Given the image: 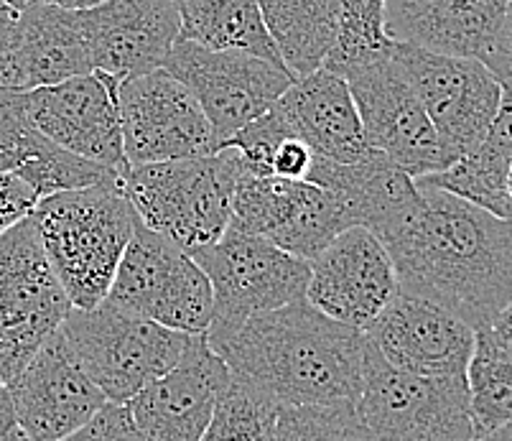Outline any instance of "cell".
Masks as SVG:
<instances>
[{"instance_id": "1", "label": "cell", "mask_w": 512, "mask_h": 441, "mask_svg": "<svg viewBox=\"0 0 512 441\" xmlns=\"http://www.w3.org/2000/svg\"><path fill=\"white\" fill-rule=\"evenodd\" d=\"M418 199L380 235L398 289L434 301L477 332L512 301V222L418 184Z\"/></svg>"}, {"instance_id": "2", "label": "cell", "mask_w": 512, "mask_h": 441, "mask_svg": "<svg viewBox=\"0 0 512 441\" xmlns=\"http://www.w3.org/2000/svg\"><path fill=\"white\" fill-rule=\"evenodd\" d=\"M204 337L235 378L281 408L360 398L365 332L324 317L306 299Z\"/></svg>"}, {"instance_id": "3", "label": "cell", "mask_w": 512, "mask_h": 441, "mask_svg": "<svg viewBox=\"0 0 512 441\" xmlns=\"http://www.w3.org/2000/svg\"><path fill=\"white\" fill-rule=\"evenodd\" d=\"M31 217L69 304L100 306L138 222L120 179L39 199Z\"/></svg>"}, {"instance_id": "4", "label": "cell", "mask_w": 512, "mask_h": 441, "mask_svg": "<svg viewBox=\"0 0 512 441\" xmlns=\"http://www.w3.org/2000/svg\"><path fill=\"white\" fill-rule=\"evenodd\" d=\"M240 164L230 148L212 156L128 166L120 187L138 220L184 253L209 248L232 222V197Z\"/></svg>"}, {"instance_id": "5", "label": "cell", "mask_w": 512, "mask_h": 441, "mask_svg": "<svg viewBox=\"0 0 512 441\" xmlns=\"http://www.w3.org/2000/svg\"><path fill=\"white\" fill-rule=\"evenodd\" d=\"M64 340L82 370L110 403H130L138 393L174 368L192 334L115 309L102 301L95 309H69Z\"/></svg>"}, {"instance_id": "6", "label": "cell", "mask_w": 512, "mask_h": 441, "mask_svg": "<svg viewBox=\"0 0 512 441\" xmlns=\"http://www.w3.org/2000/svg\"><path fill=\"white\" fill-rule=\"evenodd\" d=\"M357 411L372 441H474L467 378L393 368L367 340Z\"/></svg>"}, {"instance_id": "7", "label": "cell", "mask_w": 512, "mask_h": 441, "mask_svg": "<svg viewBox=\"0 0 512 441\" xmlns=\"http://www.w3.org/2000/svg\"><path fill=\"white\" fill-rule=\"evenodd\" d=\"M69 309L29 215L0 235V383L8 388L23 373Z\"/></svg>"}, {"instance_id": "8", "label": "cell", "mask_w": 512, "mask_h": 441, "mask_svg": "<svg viewBox=\"0 0 512 441\" xmlns=\"http://www.w3.org/2000/svg\"><path fill=\"white\" fill-rule=\"evenodd\" d=\"M107 304L184 334H204L212 322V286L192 255L136 222Z\"/></svg>"}, {"instance_id": "9", "label": "cell", "mask_w": 512, "mask_h": 441, "mask_svg": "<svg viewBox=\"0 0 512 441\" xmlns=\"http://www.w3.org/2000/svg\"><path fill=\"white\" fill-rule=\"evenodd\" d=\"M192 258L212 286V322L207 332L232 329L250 317L306 299L309 263L235 227H227L217 243Z\"/></svg>"}, {"instance_id": "10", "label": "cell", "mask_w": 512, "mask_h": 441, "mask_svg": "<svg viewBox=\"0 0 512 441\" xmlns=\"http://www.w3.org/2000/svg\"><path fill=\"white\" fill-rule=\"evenodd\" d=\"M342 80L355 97L372 151L385 153L411 179L439 174L454 164L421 100L395 64L393 41L375 57L349 67Z\"/></svg>"}, {"instance_id": "11", "label": "cell", "mask_w": 512, "mask_h": 441, "mask_svg": "<svg viewBox=\"0 0 512 441\" xmlns=\"http://www.w3.org/2000/svg\"><path fill=\"white\" fill-rule=\"evenodd\" d=\"M161 69L192 92L220 146L242 125L268 113L296 82L286 67L242 51L204 49L186 39L176 41Z\"/></svg>"}, {"instance_id": "12", "label": "cell", "mask_w": 512, "mask_h": 441, "mask_svg": "<svg viewBox=\"0 0 512 441\" xmlns=\"http://www.w3.org/2000/svg\"><path fill=\"white\" fill-rule=\"evenodd\" d=\"M393 59L451 159H462L490 131L500 110L502 87L490 69L474 57L439 54L408 44H393Z\"/></svg>"}, {"instance_id": "13", "label": "cell", "mask_w": 512, "mask_h": 441, "mask_svg": "<svg viewBox=\"0 0 512 441\" xmlns=\"http://www.w3.org/2000/svg\"><path fill=\"white\" fill-rule=\"evenodd\" d=\"M118 110L128 166L202 159L222 148L192 92L166 69L120 82Z\"/></svg>"}, {"instance_id": "14", "label": "cell", "mask_w": 512, "mask_h": 441, "mask_svg": "<svg viewBox=\"0 0 512 441\" xmlns=\"http://www.w3.org/2000/svg\"><path fill=\"white\" fill-rule=\"evenodd\" d=\"M230 227L265 238L311 263L334 238L355 227V222L337 194L311 181L240 174L232 197Z\"/></svg>"}, {"instance_id": "15", "label": "cell", "mask_w": 512, "mask_h": 441, "mask_svg": "<svg viewBox=\"0 0 512 441\" xmlns=\"http://www.w3.org/2000/svg\"><path fill=\"white\" fill-rule=\"evenodd\" d=\"M118 85L110 74L90 72L59 85L26 90V113L51 143L125 174L128 161L120 131Z\"/></svg>"}, {"instance_id": "16", "label": "cell", "mask_w": 512, "mask_h": 441, "mask_svg": "<svg viewBox=\"0 0 512 441\" xmlns=\"http://www.w3.org/2000/svg\"><path fill=\"white\" fill-rule=\"evenodd\" d=\"M306 304L365 332L398 294L388 248L367 227H349L309 263Z\"/></svg>"}, {"instance_id": "17", "label": "cell", "mask_w": 512, "mask_h": 441, "mask_svg": "<svg viewBox=\"0 0 512 441\" xmlns=\"http://www.w3.org/2000/svg\"><path fill=\"white\" fill-rule=\"evenodd\" d=\"M16 424L23 439L62 441L107 403L82 370L62 327L39 347L23 373L8 385Z\"/></svg>"}, {"instance_id": "18", "label": "cell", "mask_w": 512, "mask_h": 441, "mask_svg": "<svg viewBox=\"0 0 512 441\" xmlns=\"http://www.w3.org/2000/svg\"><path fill=\"white\" fill-rule=\"evenodd\" d=\"M393 368L436 378H467L474 347V329L434 301L400 291L365 329Z\"/></svg>"}, {"instance_id": "19", "label": "cell", "mask_w": 512, "mask_h": 441, "mask_svg": "<svg viewBox=\"0 0 512 441\" xmlns=\"http://www.w3.org/2000/svg\"><path fill=\"white\" fill-rule=\"evenodd\" d=\"M77 21L92 69L118 82L164 67L181 36L179 0H105Z\"/></svg>"}, {"instance_id": "20", "label": "cell", "mask_w": 512, "mask_h": 441, "mask_svg": "<svg viewBox=\"0 0 512 441\" xmlns=\"http://www.w3.org/2000/svg\"><path fill=\"white\" fill-rule=\"evenodd\" d=\"M227 378L230 370L207 337L192 334L174 368L128 403L143 441H202Z\"/></svg>"}, {"instance_id": "21", "label": "cell", "mask_w": 512, "mask_h": 441, "mask_svg": "<svg viewBox=\"0 0 512 441\" xmlns=\"http://www.w3.org/2000/svg\"><path fill=\"white\" fill-rule=\"evenodd\" d=\"M273 110L319 159L352 164L372 151L349 85L329 69L299 77L278 97Z\"/></svg>"}, {"instance_id": "22", "label": "cell", "mask_w": 512, "mask_h": 441, "mask_svg": "<svg viewBox=\"0 0 512 441\" xmlns=\"http://www.w3.org/2000/svg\"><path fill=\"white\" fill-rule=\"evenodd\" d=\"M510 0H388L383 31L393 44L482 57Z\"/></svg>"}, {"instance_id": "23", "label": "cell", "mask_w": 512, "mask_h": 441, "mask_svg": "<svg viewBox=\"0 0 512 441\" xmlns=\"http://www.w3.org/2000/svg\"><path fill=\"white\" fill-rule=\"evenodd\" d=\"M306 181L337 194L355 227H367L377 238L411 210L418 199L416 179L380 151H370L352 164L314 156Z\"/></svg>"}, {"instance_id": "24", "label": "cell", "mask_w": 512, "mask_h": 441, "mask_svg": "<svg viewBox=\"0 0 512 441\" xmlns=\"http://www.w3.org/2000/svg\"><path fill=\"white\" fill-rule=\"evenodd\" d=\"M95 72L77 11L31 6L18 11V77L21 90L59 85Z\"/></svg>"}, {"instance_id": "25", "label": "cell", "mask_w": 512, "mask_h": 441, "mask_svg": "<svg viewBox=\"0 0 512 441\" xmlns=\"http://www.w3.org/2000/svg\"><path fill=\"white\" fill-rule=\"evenodd\" d=\"M512 164V95L502 92L500 110L482 141L444 171L416 179L469 204H477L495 217L512 222V202L507 197V171Z\"/></svg>"}, {"instance_id": "26", "label": "cell", "mask_w": 512, "mask_h": 441, "mask_svg": "<svg viewBox=\"0 0 512 441\" xmlns=\"http://www.w3.org/2000/svg\"><path fill=\"white\" fill-rule=\"evenodd\" d=\"M288 72L299 80L321 69L339 36L337 0H255Z\"/></svg>"}, {"instance_id": "27", "label": "cell", "mask_w": 512, "mask_h": 441, "mask_svg": "<svg viewBox=\"0 0 512 441\" xmlns=\"http://www.w3.org/2000/svg\"><path fill=\"white\" fill-rule=\"evenodd\" d=\"M181 36L214 51H242L286 67L255 0H179Z\"/></svg>"}, {"instance_id": "28", "label": "cell", "mask_w": 512, "mask_h": 441, "mask_svg": "<svg viewBox=\"0 0 512 441\" xmlns=\"http://www.w3.org/2000/svg\"><path fill=\"white\" fill-rule=\"evenodd\" d=\"M467 393L474 441L512 419V345L497 337L490 327L474 332L472 357L467 365Z\"/></svg>"}, {"instance_id": "29", "label": "cell", "mask_w": 512, "mask_h": 441, "mask_svg": "<svg viewBox=\"0 0 512 441\" xmlns=\"http://www.w3.org/2000/svg\"><path fill=\"white\" fill-rule=\"evenodd\" d=\"M278 411L276 401L230 373L202 441H276Z\"/></svg>"}, {"instance_id": "30", "label": "cell", "mask_w": 512, "mask_h": 441, "mask_svg": "<svg viewBox=\"0 0 512 441\" xmlns=\"http://www.w3.org/2000/svg\"><path fill=\"white\" fill-rule=\"evenodd\" d=\"M16 176L26 181L39 199L51 197L59 192H72V189H87L95 184L118 181L120 174L113 169L87 161L67 148L51 143L41 136L36 146L31 148L29 159L18 166Z\"/></svg>"}, {"instance_id": "31", "label": "cell", "mask_w": 512, "mask_h": 441, "mask_svg": "<svg viewBox=\"0 0 512 441\" xmlns=\"http://www.w3.org/2000/svg\"><path fill=\"white\" fill-rule=\"evenodd\" d=\"M276 441H372V436L357 403H329L281 408Z\"/></svg>"}, {"instance_id": "32", "label": "cell", "mask_w": 512, "mask_h": 441, "mask_svg": "<svg viewBox=\"0 0 512 441\" xmlns=\"http://www.w3.org/2000/svg\"><path fill=\"white\" fill-rule=\"evenodd\" d=\"M342 11L339 36L321 67L339 74L352 64L383 51L390 39L383 31V11L388 0H337Z\"/></svg>"}, {"instance_id": "33", "label": "cell", "mask_w": 512, "mask_h": 441, "mask_svg": "<svg viewBox=\"0 0 512 441\" xmlns=\"http://www.w3.org/2000/svg\"><path fill=\"white\" fill-rule=\"evenodd\" d=\"M286 138L296 136L288 131V125L283 123L281 115L271 108L268 113L260 115V118L250 120L248 125H242L230 141L222 143V148H230L235 153L242 174L268 179V176H273V156H276L278 146Z\"/></svg>"}, {"instance_id": "34", "label": "cell", "mask_w": 512, "mask_h": 441, "mask_svg": "<svg viewBox=\"0 0 512 441\" xmlns=\"http://www.w3.org/2000/svg\"><path fill=\"white\" fill-rule=\"evenodd\" d=\"M62 441H143V436L130 416L128 403L107 401L82 429Z\"/></svg>"}, {"instance_id": "35", "label": "cell", "mask_w": 512, "mask_h": 441, "mask_svg": "<svg viewBox=\"0 0 512 441\" xmlns=\"http://www.w3.org/2000/svg\"><path fill=\"white\" fill-rule=\"evenodd\" d=\"M39 197L26 181L18 179L16 174L0 171V235H6L11 227L26 220L36 210Z\"/></svg>"}, {"instance_id": "36", "label": "cell", "mask_w": 512, "mask_h": 441, "mask_svg": "<svg viewBox=\"0 0 512 441\" xmlns=\"http://www.w3.org/2000/svg\"><path fill=\"white\" fill-rule=\"evenodd\" d=\"M479 62L490 69V74L502 87V92L512 95V0L507 3L505 16H502L500 26H497L495 36L482 51Z\"/></svg>"}, {"instance_id": "37", "label": "cell", "mask_w": 512, "mask_h": 441, "mask_svg": "<svg viewBox=\"0 0 512 441\" xmlns=\"http://www.w3.org/2000/svg\"><path fill=\"white\" fill-rule=\"evenodd\" d=\"M0 90H21L18 77V11L0 3Z\"/></svg>"}, {"instance_id": "38", "label": "cell", "mask_w": 512, "mask_h": 441, "mask_svg": "<svg viewBox=\"0 0 512 441\" xmlns=\"http://www.w3.org/2000/svg\"><path fill=\"white\" fill-rule=\"evenodd\" d=\"M311 164H314V151L299 138H286L273 156V176L288 181H306Z\"/></svg>"}, {"instance_id": "39", "label": "cell", "mask_w": 512, "mask_h": 441, "mask_svg": "<svg viewBox=\"0 0 512 441\" xmlns=\"http://www.w3.org/2000/svg\"><path fill=\"white\" fill-rule=\"evenodd\" d=\"M21 431L16 424V413H13L11 396H8V388L0 383V441H21Z\"/></svg>"}, {"instance_id": "40", "label": "cell", "mask_w": 512, "mask_h": 441, "mask_svg": "<svg viewBox=\"0 0 512 441\" xmlns=\"http://www.w3.org/2000/svg\"><path fill=\"white\" fill-rule=\"evenodd\" d=\"M6 6L16 8V11H23V8L31 6H51V8H62V11H87V8H95L105 0H3Z\"/></svg>"}, {"instance_id": "41", "label": "cell", "mask_w": 512, "mask_h": 441, "mask_svg": "<svg viewBox=\"0 0 512 441\" xmlns=\"http://www.w3.org/2000/svg\"><path fill=\"white\" fill-rule=\"evenodd\" d=\"M490 329L497 334V337H502L507 345H512V301L500 311V314H497L495 319H492Z\"/></svg>"}, {"instance_id": "42", "label": "cell", "mask_w": 512, "mask_h": 441, "mask_svg": "<svg viewBox=\"0 0 512 441\" xmlns=\"http://www.w3.org/2000/svg\"><path fill=\"white\" fill-rule=\"evenodd\" d=\"M477 441H512V419L507 421L505 426H500V429H495L492 434L482 436V439Z\"/></svg>"}, {"instance_id": "43", "label": "cell", "mask_w": 512, "mask_h": 441, "mask_svg": "<svg viewBox=\"0 0 512 441\" xmlns=\"http://www.w3.org/2000/svg\"><path fill=\"white\" fill-rule=\"evenodd\" d=\"M507 197H510L512 202V164H510V171H507Z\"/></svg>"}, {"instance_id": "44", "label": "cell", "mask_w": 512, "mask_h": 441, "mask_svg": "<svg viewBox=\"0 0 512 441\" xmlns=\"http://www.w3.org/2000/svg\"><path fill=\"white\" fill-rule=\"evenodd\" d=\"M21 441H29V439H21Z\"/></svg>"}, {"instance_id": "45", "label": "cell", "mask_w": 512, "mask_h": 441, "mask_svg": "<svg viewBox=\"0 0 512 441\" xmlns=\"http://www.w3.org/2000/svg\"><path fill=\"white\" fill-rule=\"evenodd\" d=\"M0 3H3V0H0Z\"/></svg>"}]
</instances>
